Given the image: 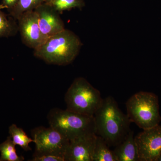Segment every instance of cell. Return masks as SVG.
I'll return each mask as SVG.
<instances>
[{"mask_svg":"<svg viewBox=\"0 0 161 161\" xmlns=\"http://www.w3.org/2000/svg\"><path fill=\"white\" fill-rule=\"evenodd\" d=\"M50 4L60 14L75 8L82 9L85 5L84 0H53Z\"/></svg>","mask_w":161,"mask_h":161,"instance_id":"cell-17","label":"cell"},{"mask_svg":"<svg viewBox=\"0 0 161 161\" xmlns=\"http://www.w3.org/2000/svg\"><path fill=\"white\" fill-rule=\"evenodd\" d=\"M97 134H89L70 141L64 161H93Z\"/></svg>","mask_w":161,"mask_h":161,"instance_id":"cell-10","label":"cell"},{"mask_svg":"<svg viewBox=\"0 0 161 161\" xmlns=\"http://www.w3.org/2000/svg\"><path fill=\"white\" fill-rule=\"evenodd\" d=\"M47 119L50 126L58 130L69 141L89 134H96L94 116L54 108L49 111Z\"/></svg>","mask_w":161,"mask_h":161,"instance_id":"cell-3","label":"cell"},{"mask_svg":"<svg viewBox=\"0 0 161 161\" xmlns=\"http://www.w3.org/2000/svg\"><path fill=\"white\" fill-rule=\"evenodd\" d=\"M94 117L96 134L109 147H115L121 142L131 130L132 122L112 96L103 99Z\"/></svg>","mask_w":161,"mask_h":161,"instance_id":"cell-1","label":"cell"},{"mask_svg":"<svg viewBox=\"0 0 161 161\" xmlns=\"http://www.w3.org/2000/svg\"><path fill=\"white\" fill-rule=\"evenodd\" d=\"M31 161H64V158L51 154H39L34 153Z\"/></svg>","mask_w":161,"mask_h":161,"instance_id":"cell-18","label":"cell"},{"mask_svg":"<svg viewBox=\"0 0 161 161\" xmlns=\"http://www.w3.org/2000/svg\"><path fill=\"white\" fill-rule=\"evenodd\" d=\"M113 150L117 161H140L134 132L130 130L125 138Z\"/></svg>","mask_w":161,"mask_h":161,"instance_id":"cell-11","label":"cell"},{"mask_svg":"<svg viewBox=\"0 0 161 161\" xmlns=\"http://www.w3.org/2000/svg\"><path fill=\"white\" fill-rule=\"evenodd\" d=\"M44 3L45 0H19L14 8L9 12V16L17 21L23 13L34 10Z\"/></svg>","mask_w":161,"mask_h":161,"instance_id":"cell-15","label":"cell"},{"mask_svg":"<svg viewBox=\"0 0 161 161\" xmlns=\"http://www.w3.org/2000/svg\"><path fill=\"white\" fill-rule=\"evenodd\" d=\"M140 161H156L161 152V125L143 130L135 137Z\"/></svg>","mask_w":161,"mask_h":161,"instance_id":"cell-7","label":"cell"},{"mask_svg":"<svg viewBox=\"0 0 161 161\" xmlns=\"http://www.w3.org/2000/svg\"><path fill=\"white\" fill-rule=\"evenodd\" d=\"M53 0H45V3H48V4H50L52 3Z\"/></svg>","mask_w":161,"mask_h":161,"instance_id":"cell-21","label":"cell"},{"mask_svg":"<svg viewBox=\"0 0 161 161\" xmlns=\"http://www.w3.org/2000/svg\"><path fill=\"white\" fill-rule=\"evenodd\" d=\"M38 23L44 40L65 29L60 13L50 4L44 3L35 9Z\"/></svg>","mask_w":161,"mask_h":161,"instance_id":"cell-9","label":"cell"},{"mask_svg":"<svg viewBox=\"0 0 161 161\" xmlns=\"http://www.w3.org/2000/svg\"><path fill=\"white\" fill-rule=\"evenodd\" d=\"M127 115L131 122L143 130L159 125L161 121L158 97L151 92L136 93L126 103Z\"/></svg>","mask_w":161,"mask_h":161,"instance_id":"cell-4","label":"cell"},{"mask_svg":"<svg viewBox=\"0 0 161 161\" xmlns=\"http://www.w3.org/2000/svg\"><path fill=\"white\" fill-rule=\"evenodd\" d=\"M18 30L24 44L35 49L45 40L39 26L34 10L26 12L18 18Z\"/></svg>","mask_w":161,"mask_h":161,"instance_id":"cell-8","label":"cell"},{"mask_svg":"<svg viewBox=\"0 0 161 161\" xmlns=\"http://www.w3.org/2000/svg\"><path fill=\"white\" fill-rule=\"evenodd\" d=\"M156 161H161V152L160 153Z\"/></svg>","mask_w":161,"mask_h":161,"instance_id":"cell-20","label":"cell"},{"mask_svg":"<svg viewBox=\"0 0 161 161\" xmlns=\"http://www.w3.org/2000/svg\"><path fill=\"white\" fill-rule=\"evenodd\" d=\"M103 138L97 135L93 156V161H117L113 150Z\"/></svg>","mask_w":161,"mask_h":161,"instance_id":"cell-12","label":"cell"},{"mask_svg":"<svg viewBox=\"0 0 161 161\" xmlns=\"http://www.w3.org/2000/svg\"><path fill=\"white\" fill-rule=\"evenodd\" d=\"M31 134L36 145L34 153L51 154L64 158L70 141L58 130L50 126L38 127L31 130Z\"/></svg>","mask_w":161,"mask_h":161,"instance_id":"cell-6","label":"cell"},{"mask_svg":"<svg viewBox=\"0 0 161 161\" xmlns=\"http://www.w3.org/2000/svg\"><path fill=\"white\" fill-rule=\"evenodd\" d=\"M18 1L19 0H2L0 4V8L2 9H6L9 12L14 8Z\"/></svg>","mask_w":161,"mask_h":161,"instance_id":"cell-19","label":"cell"},{"mask_svg":"<svg viewBox=\"0 0 161 161\" xmlns=\"http://www.w3.org/2000/svg\"><path fill=\"white\" fill-rule=\"evenodd\" d=\"M103 100L100 92L82 77L74 80L64 96L66 109L91 116H94Z\"/></svg>","mask_w":161,"mask_h":161,"instance_id":"cell-5","label":"cell"},{"mask_svg":"<svg viewBox=\"0 0 161 161\" xmlns=\"http://www.w3.org/2000/svg\"><path fill=\"white\" fill-rule=\"evenodd\" d=\"M15 146L10 136H8L6 141L0 144V161H24V158L17 153Z\"/></svg>","mask_w":161,"mask_h":161,"instance_id":"cell-14","label":"cell"},{"mask_svg":"<svg viewBox=\"0 0 161 161\" xmlns=\"http://www.w3.org/2000/svg\"><path fill=\"white\" fill-rule=\"evenodd\" d=\"M16 21L13 18L8 17L0 8V38L15 35L19 31Z\"/></svg>","mask_w":161,"mask_h":161,"instance_id":"cell-16","label":"cell"},{"mask_svg":"<svg viewBox=\"0 0 161 161\" xmlns=\"http://www.w3.org/2000/svg\"><path fill=\"white\" fill-rule=\"evenodd\" d=\"M81 46L78 36L65 29L46 39L34 49V55L49 64L66 65L75 60Z\"/></svg>","mask_w":161,"mask_h":161,"instance_id":"cell-2","label":"cell"},{"mask_svg":"<svg viewBox=\"0 0 161 161\" xmlns=\"http://www.w3.org/2000/svg\"><path fill=\"white\" fill-rule=\"evenodd\" d=\"M9 133L15 145L19 146L25 151L31 150L29 144L34 142L33 139L29 137L23 129L13 124L9 127Z\"/></svg>","mask_w":161,"mask_h":161,"instance_id":"cell-13","label":"cell"}]
</instances>
